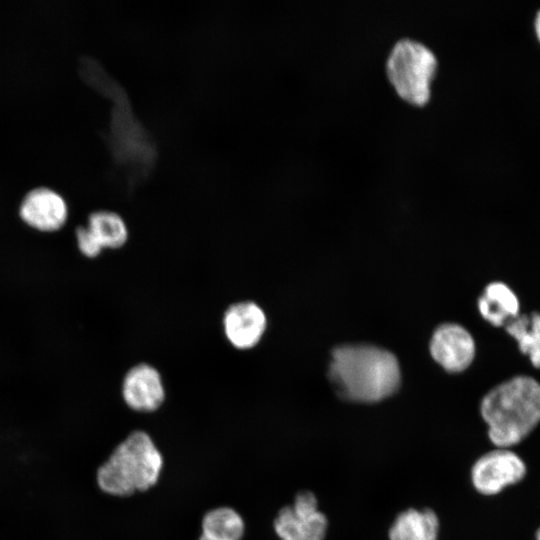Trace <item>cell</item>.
Segmentation results:
<instances>
[{
  "label": "cell",
  "instance_id": "obj_13",
  "mask_svg": "<svg viewBox=\"0 0 540 540\" xmlns=\"http://www.w3.org/2000/svg\"><path fill=\"white\" fill-rule=\"evenodd\" d=\"M86 227L103 250L120 249L129 238L126 222L113 211L98 210L91 213Z\"/></svg>",
  "mask_w": 540,
  "mask_h": 540
},
{
  "label": "cell",
  "instance_id": "obj_10",
  "mask_svg": "<svg viewBox=\"0 0 540 540\" xmlns=\"http://www.w3.org/2000/svg\"><path fill=\"white\" fill-rule=\"evenodd\" d=\"M430 353L446 371L460 372L472 363L475 342L464 327L446 323L434 331L430 341Z\"/></svg>",
  "mask_w": 540,
  "mask_h": 540
},
{
  "label": "cell",
  "instance_id": "obj_18",
  "mask_svg": "<svg viewBox=\"0 0 540 540\" xmlns=\"http://www.w3.org/2000/svg\"><path fill=\"white\" fill-rule=\"evenodd\" d=\"M199 540H219V539L211 538L202 534Z\"/></svg>",
  "mask_w": 540,
  "mask_h": 540
},
{
  "label": "cell",
  "instance_id": "obj_7",
  "mask_svg": "<svg viewBox=\"0 0 540 540\" xmlns=\"http://www.w3.org/2000/svg\"><path fill=\"white\" fill-rule=\"evenodd\" d=\"M267 315L255 301L242 300L229 305L223 313L222 329L227 342L236 350L254 349L267 329Z\"/></svg>",
  "mask_w": 540,
  "mask_h": 540
},
{
  "label": "cell",
  "instance_id": "obj_14",
  "mask_svg": "<svg viewBox=\"0 0 540 540\" xmlns=\"http://www.w3.org/2000/svg\"><path fill=\"white\" fill-rule=\"evenodd\" d=\"M504 327L517 341L520 352L529 357L534 367L540 368V313L519 314Z\"/></svg>",
  "mask_w": 540,
  "mask_h": 540
},
{
  "label": "cell",
  "instance_id": "obj_4",
  "mask_svg": "<svg viewBox=\"0 0 540 540\" xmlns=\"http://www.w3.org/2000/svg\"><path fill=\"white\" fill-rule=\"evenodd\" d=\"M438 61L425 44L398 40L386 59V74L397 94L410 104L423 106L431 96V83Z\"/></svg>",
  "mask_w": 540,
  "mask_h": 540
},
{
  "label": "cell",
  "instance_id": "obj_6",
  "mask_svg": "<svg viewBox=\"0 0 540 540\" xmlns=\"http://www.w3.org/2000/svg\"><path fill=\"white\" fill-rule=\"evenodd\" d=\"M526 472L525 462L518 454L509 448L496 447L474 462L471 482L480 494L491 496L520 482Z\"/></svg>",
  "mask_w": 540,
  "mask_h": 540
},
{
  "label": "cell",
  "instance_id": "obj_17",
  "mask_svg": "<svg viewBox=\"0 0 540 540\" xmlns=\"http://www.w3.org/2000/svg\"><path fill=\"white\" fill-rule=\"evenodd\" d=\"M533 26H534V32H535L536 38L540 43V9L537 11L535 15Z\"/></svg>",
  "mask_w": 540,
  "mask_h": 540
},
{
  "label": "cell",
  "instance_id": "obj_2",
  "mask_svg": "<svg viewBox=\"0 0 540 540\" xmlns=\"http://www.w3.org/2000/svg\"><path fill=\"white\" fill-rule=\"evenodd\" d=\"M480 413L493 445L510 448L540 422V383L525 375L503 382L482 398Z\"/></svg>",
  "mask_w": 540,
  "mask_h": 540
},
{
  "label": "cell",
  "instance_id": "obj_5",
  "mask_svg": "<svg viewBox=\"0 0 540 540\" xmlns=\"http://www.w3.org/2000/svg\"><path fill=\"white\" fill-rule=\"evenodd\" d=\"M273 526L281 540H324L328 520L318 510L316 496L303 490L296 494L291 506L279 510Z\"/></svg>",
  "mask_w": 540,
  "mask_h": 540
},
{
  "label": "cell",
  "instance_id": "obj_1",
  "mask_svg": "<svg viewBox=\"0 0 540 540\" xmlns=\"http://www.w3.org/2000/svg\"><path fill=\"white\" fill-rule=\"evenodd\" d=\"M329 379L344 400L375 403L395 393L400 385L397 358L372 345H343L331 354Z\"/></svg>",
  "mask_w": 540,
  "mask_h": 540
},
{
  "label": "cell",
  "instance_id": "obj_15",
  "mask_svg": "<svg viewBox=\"0 0 540 540\" xmlns=\"http://www.w3.org/2000/svg\"><path fill=\"white\" fill-rule=\"evenodd\" d=\"M202 534L219 540H240L245 525L240 514L230 507L208 511L202 519Z\"/></svg>",
  "mask_w": 540,
  "mask_h": 540
},
{
  "label": "cell",
  "instance_id": "obj_16",
  "mask_svg": "<svg viewBox=\"0 0 540 540\" xmlns=\"http://www.w3.org/2000/svg\"><path fill=\"white\" fill-rule=\"evenodd\" d=\"M75 236L77 247L83 256L96 258L102 253V247L86 226L77 227Z\"/></svg>",
  "mask_w": 540,
  "mask_h": 540
},
{
  "label": "cell",
  "instance_id": "obj_12",
  "mask_svg": "<svg viewBox=\"0 0 540 540\" xmlns=\"http://www.w3.org/2000/svg\"><path fill=\"white\" fill-rule=\"evenodd\" d=\"M439 518L432 509L409 508L401 511L389 528V540H437Z\"/></svg>",
  "mask_w": 540,
  "mask_h": 540
},
{
  "label": "cell",
  "instance_id": "obj_19",
  "mask_svg": "<svg viewBox=\"0 0 540 540\" xmlns=\"http://www.w3.org/2000/svg\"><path fill=\"white\" fill-rule=\"evenodd\" d=\"M536 540H540V527L538 528L535 536Z\"/></svg>",
  "mask_w": 540,
  "mask_h": 540
},
{
  "label": "cell",
  "instance_id": "obj_8",
  "mask_svg": "<svg viewBox=\"0 0 540 540\" xmlns=\"http://www.w3.org/2000/svg\"><path fill=\"white\" fill-rule=\"evenodd\" d=\"M121 394L125 404L132 410L153 412L161 407L166 397L163 377L150 363L141 362L125 373Z\"/></svg>",
  "mask_w": 540,
  "mask_h": 540
},
{
  "label": "cell",
  "instance_id": "obj_9",
  "mask_svg": "<svg viewBox=\"0 0 540 540\" xmlns=\"http://www.w3.org/2000/svg\"><path fill=\"white\" fill-rule=\"evenodd\" d=\"M19 216L29 227L40 232H55L68 219V205L64 197L48 187L30 190L19 206Z\"/></svg>",
  "mask_w": 540,
  "mask_h": 540
},
{
  "label": "cell",
  "instance_id": "obj_11",
  "mask_svg": "<svg viewBox=\"0 0 540 540\" xmlns=\"http://www.w3.org/2000/svg\"><path fill=\"white\" fill-rule=\"evenodd\" d=\"M481 316L495 327L505 326L520 314V303L513 290L503 282L488 284L478 299Z\"/></svg>",
  "mask_w": 540,
  "mask_h": 540
},
{
  "label": "cell",
  "instance_id": "obj_3",
  "mask_svg": "<svg viewBox=\"0 0 540 540\" xmlns=\"http://www.w3.org/2000/svg\"><path fill=\"white\" fill-rule=\"evenodd\" d=\"M161 453L144 431L130 433L99 466L98 487L112 496H130L155 485L162 469Z\"/></svg>",
  "mask_w": 540,
  "mask_h": 540
}]
</instances>
